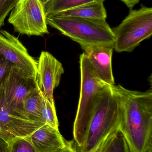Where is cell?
<instances>
[{
    "mask_svg": "<svg viewBox=\"0 0 152 152\" xmlns=\"http://www.w3.org/2000/svg\"><path fill=\"white\" fill-rule=\"evenodd\" d=\"M121 113L120 129L129 152H152V90H130L110 86Z\"/></svg>",
    "mask_w": 152,
    "mask_h": 152,
    "instance_id": "6da1fadb",
    "label": "cell"
},
{
    "mask_svg": "<svg viewBox=\"0 0 152 152\" xmlns=\"http://www.w3.org/2000/svg\"><path fill=\"white\" fill-rule=\"evenodd\" d=\"M121 113L110 86L105 85L96 94L82 146L77 152H96L120 129Z\"/></svg>",
    "mask_w": 152,
    "mask_h": 152,
    "instance_id": "7a4b0ae2",
    "label": "cell"
},
{
    "mask_svg": "<svg viewBox=\"0 0 152 152\" xmlns=\"http://www.w3.org/2000/svg\"><path fill=\"white\" fill-rule=\"evenodd\" d=\"M46 23L76 42L83 50L94 46L114 47L115 37L106 20L54 16L46 17Z\"/></svg>",
    "mask_w": 152,
    "mask_h": 152,
    "instance_id": "3957f363",
    "label": "cell"
},
{
    "mask_svg": "<svg viewBox=\"0 0 152 152\" xmlns=\"http://www.w3.org/2000/svg\"><path fill=\"white\" fill-rule=\"evenodd\" d=\"M80 90L78 106L73 126V136L76 145L81 147L98 91L106 84L95 74L84 53L80 55Z\"/></svg>",
    "mask_w": 152,
    "mask_h": 152,
    "instance_id": "277c9868",
    "label": "cell"
},
{
    "mask_svg": "<svg viewBox=\"0 0 152 152\" xmlns=\"http://www.w3.org/2000/svg\"><path fill=\"white\" fill-rule=\"evenodd\" d=\"M112 30L115 50L131 52L152 36V8L142 5L138 10H130L121 23Z\"/></svg>",
    "mask_w": 152,
    "mask_h": 152,
    "instance_id": "5b68a950",
    "label": "cell"
},
{
    "mask_svg": "<svg viewBox=\"0 0 152 152\" xmlns=\"http://www.w3.org/2000/svg\"><path fill=\"white\" fill-rule=\"evenodd\" d=\"M8 21L21 34L39 36L49 33L44 6L39 0H19Z\"/></svg>",
    "mask_w": 152,
    "mask_h": 152,
    "instance_id": "8992f818",
    "label": "cell"
},
{
    "mask_svg": "<svg viewBox=\"0 0 152 152\" xmlns=\"http://www.w3.org/2000/svg\"><path fill=\"white\" fill-rule=\"evenodd\" d=\"M37 86L36 81L15 66H12L3 81L4 99L8 108L29 120L24 109L27 96Z\"/></svg>",
    "mask_w": 152,
    "mask_h": 152,
    "instance_id": "52a82bcc",
    "label": "cell"
},
{
    "mask_svg": "<svg viewBox=\"0 0 152 152\" xmlns=\"http://www.w3.org/2000/svg\"><path fill=\"white\" fill-rule=\"evenodd\" d=\"M40 127L39 124L23 118L8 108L3 81L0 85V138L7 143L15 138L27 137Z\"/></svg>",
    "mask_w": 152,
    "mask_h": 152,
    "instance_id": "ba28073f",
    "label": "cell"
},
{
    "mask_svg": "<svg viewBox=\"0 0 152 152\" xmlns=\"http://www.w3.org/2000/svg\"><path fill=\"white\" fill-rule=\"evenodd\" d=\"M0 54L13 66L36 80L37 62L29 54L18 39L5 30H0Z\"/></svg>",
    "mask_w": 152,
    "mask_h": 152,
    "instance_id": "9c48e42d",
    "label": "cell"
},
{
    "mask_svg": "<svg viewBox=\"0 0 152 152\" xmlns=\"http://www.w3.org/2000/svg\"><path fill=\"white\" fill-rule=\"evenodd\" d=\"M60 62L47 52H41L37 62L36 81L43 95L52 104H54V90L59 85L64 73Z\"/></svg>",
    "mask_w": 152,
    "mask_h": 152,
    "instance_id": "30bf717a",
    "label": "cell"
},
{
    "mask_svg": "<svg viewBox=\"0 0 152 152\" xmlns=\"http://www.w3.org/2000/svg\"><path fill=\"white\" fill-rule=\"evenodd\" d=\"M113 49L111 45H98L83 50L97 77L109 86L115 85L112 64Z\"/></svg>",
    "mask_w": 152,
    "mask_h": 152,
    "instance_id": "8fae6325",
    "label": "cell"
},
{
    "mask_svg": "<svg viewBox=\"0 0 152 152\" xmlns=\"http://www.w3.org/2000/svg\"><path fill=\"white\" fill-rule=\"evenodd\" d=\"M28 137L36 152H56L67 145L59 129L47 125L40 127Z\"/></svg>",
    "mask_w": 152,
    "mask_h": 152,
    "instance_id": "7c38bea8",
    "label": "cell"
},
{
    "mask_svg": "<svg viewBox=\"0 0 152 152\" xmlns=\"http://www.w3.org/2000/svg\"><path fill=\"white\" fill-rule=\"evenodd\" d=\"M104 2V1H97L86 4L59 12L55 15L62 17L106 20L107 12Z\"/></svg>",
    "mask_w": 152,
    "mask_h": 152,
    "instance_id": "4fadbf2b",
    "label": "cell"
},
{
    "mask_svg": "<svg viewBox=\"0 0 152 152\" xmlns=\"http://www.w3.org/2000/svg\"><path fill=\"white\" fill-rule=\"evenodd\" d=\"M24 109L30 120L42 126L46 125L42 113V96L38 87L26 97L24 102Z\"/></svg>",
    "mask_w": 152,
    "mask_h": 152,
    "instance_id": "5bb4252c",
    "label": "cell"
},
{
    "mask_svg": "<svg viewBox=\"0 0 152 152\" xmlns=\"http://www.w3.org/2000/svg\"><path fill=\"white\" fill-rule=\"evenodd\" d=\"M101 1L105 0H49L44 6V9L46 17H51L86 4Z\"/></svg>",
    "mask_w": 152,
    "mask_h": 152,
    "instance_id": "9a60e30c",
    "label": "cell"
},
{
    "mask_svg": "<svg viewBox=\"0 0 152 152\" xmlns=\"http://www.w3.org/2000/svg\"><path fill=\"white\" fill-rule=\"evenodd\" d=\"M96 152H129L128 145L120 129Z\"/></svg>",
    "mask_w": 152,
    "mask_h": 152,
    "instance_id": "2e32d148",
    "label": "cell"
},
{
    "mask_svg": "<svg viewBox=\"0 0 152 152\" xmlns=\"http://www.w3.org/2000/svg\"><path fill=\"white\" fill-rule=\"evenodd\" d=\"M41 94L42 115L46 125H48L56 129H59V123L56 114L55 104H51L43 95L41 92Z\"/></svg>",
    "mask_w": 152,
    "mask_h": 152,
    "instance_id": "e0dca14e",
    "label": "cell"
},
{
    "mask_svg": "<svg viewBox=\"0 0 152 152\" xmlns=\"http://www.w3.org/2000/svg\"><path fill=\"white\" fill-rule=\"evenodd\" d=\"M7 143V152H36L28 137L15 138Z\"/></svg>",
    "mask_w": 152,
    "mask_h": 152,
    "instance_id": "ac0fdd59",
    "label": "cell"
},
{
    "mask_svg": "<svg viewBox=\"0 0 152 152\" xmlns=\"http://www.w3.org/2000/svg\"><path fill=\"white\" fill-rule=\"evenodd\" d=\"M19 0H0V28L4 25L5 18Z\"/></svg>",
    "mask_w": 152,
    "mask_h": 152,
    "instance_id": "d6986e66",
    "label": "cell"
},
{
    "mask_svg": "<svg viewBox=\"0 0 152 152\" xmlns=\"http://www.w3.org/2000/svg\"><path fill=\"white\" fill-rule=\"evenodd\" d=\"M12 66L13 65L12 63L0 54V85L4 80Z\"/></svg>",
    "mask_w": 152,
    "mask_h": 152,
    "instance_id": "ffe728a7",
    "label": "cell"
},
{
    "mask_svg": "<svg viewBox=\"0 0 152 152\" xmlns=\"http://www.w3.org/2000/svg\"><path fill=\"white\" fill-rule=\"evenodd\" d=\"M56 152H77L76 146L73 145V142H67V145L64 149Z\"/></svg>",
    "mask_w": 152,
    "mask_h": 152,
    "instance_id": "44dd1931",
    "label": "cell"
},
{
    "mask_svg": "<svg viewBox=\"0 0 152 152\" xmlns=\"http://www.w3.org/2000/svg\"><path fill=\"white\" fill-rule=\"evenodd\" d=\"M124 3L128 8L132 9L136 4L139 2L140 0H120Z\"/></svg>",
    "mask_w": 152,
    "mask_h": 152,
    "instance_id": "7402d4cb",
    "label": "cell"
},
{
    "mask_svg": "<svg viewBox=\"0 0 152 152\" xmlns=\"http://www.w3.org/2000/svg\"><path fill=\"white\" fill-rule=\"evenodd\" d=\"M7 142L1 138H0V152H7Z\"/></svg>",
    "mask_w": 152,
    "mask_h": 152,
    "instance_id": "603a6c76",
    "label": "cell"
},
{
    "mask_svg": "<svg viewBox=\"0 0 152 152\" xmlns=\"http://www.w3.org/2000/svg\"><path fill=\"white\" fill-rule=\"evenodd\" d=\"M39 1H40V2L44 6L49 0H39Z\"/></svg>",
    "mask_w": 152,
    "mask_h": 152,
    "instance_id": "cb8c5ba5",
    "label": "cell"
}]
</instances>
